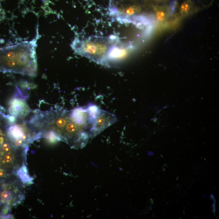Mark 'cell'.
I'll return each instance as SVG.
<instances>
[{
	"instance_id": "obj_1",
	"label": "cell",
	"mask_w": 219,
	"mask_h": 219,
	"mask_svg": "<svg viewBox=\"0 0 219 219\" xmlns=\"http://www.w3.org/2000/svg\"><path fill=\"white\" fill-rule=\"evenodd\" d=\"M96 117V116L90 113L87 106L71 110L51 109L46 114V124L61 140L76 136L78 142L84 145L91 136L85 130L88 128L91 130Z\"/></svg>"
},
{
	"instance_id": "obj_2",
	"label": "cell",
	"mask_w": 219,
	"mask_h": 219,
	"mask_svg": "<svg viewBox=\"0 0 219 219\" xmlns=\"http://www.w3.org/2000/svg\"><path fill=\"white\" fill-rule=\"evenodd\" d=\"M37 34L32 40L0 48V72L35 77L37 71L36 53Z\"/></svg>"
},
{
	"instance_id": "obj_3",
	"label": "cell",
	"mask_w": 219,
	"mask_h": 219,
	"mask_svg": "<svg viewBox=\"0 0 219 219\" xmlns=\"http://www.w3.org/2000/svg\"><path fill=\"white\" fill-rule=\"evenodd\" d=\"M119 39L118 37L114 35L109 37L91 36L83 39L76 37L71 46L76 54L108 67L107 60L110 51Z\"/></svg>"
},
{
	"instance_id": "obj_4",
	"label": "cell",
	"mask_w": 219,
	"mask_h": 219,
	"mask_svg": "<svg viewBox=\"0 0 219 219\" xmlns=\"http://www.w3.org/2000/svg\"><path fill=\"white\" fill-rule=\"evenodd\" d=\"M27 98L17 88L15 93L9 104V114L18 119H25L32 111L26 100Z\"/></svg>"
},
{
	"instance_id": "obj_5",
	"label": "cell",
	"mask_w": 219,
	"mask_h": 219,
	"mask_svg": "<svg viewBox=\"0 0 219 219\" xmlns=\"http://www.w3.org/2000/svg\"><path fill=\"white\" fill-rule=\"evenodd\" d=\"M117 120L114 114L100 109L91 130V136L94 137L106 128L116 122Z\"/></svg>"
},
{
	"instance_id": "obj_6",
	"label": "cell",
	"mask_w": 219,
	"mask_h": 219,
	"mask_svg": "<svg viewBox=\"0 0 219 219\" xmlns=\"http://www.w3.org/2000/svg\"><path fill=\"white\" fill-rule=\"evenodd\" d=\"M129 46L121 43L119 39L118 40L110 51L107 60L108 67L110 66L111 63H116L124 59L129 54Z\"/></svg>"
},
{
	"instance_id": "obj_7",
	"label": "cell",
	"mask_w": 219,
	"mask_h": 219,
	"mask_svg": "<svg viewBox=\"0 0 219 219\" xmlns=\"http://www.w3.org/2000/svg\"><path fill=\"white\" fill-rule=\"evenodd\" d=\"M154 9L155 17L158 22H163L167 20L170 15V10L169 7L166 6L155 7Z\"/></svg>"
},
{
	"instance_id": "obj_8",
	"label": "cell",
	"mask_w": 219,
	"mask_h": 219,
	"mask_svg": "<svg viewBox=\"0 0 219 219\" xmlns=\"http://www.w3.org/2000/svg\"><path fill=\"white\" fill-rule=\"evenodd\" d=\"M193 5L191 0H185L180 9V13L181 17H185L189 15L192 11Z\"/></svg>"
},
{
	"instance_id": "obj_9",
	"label": "cell",
	"mask_w": 219,
	"mask_h": 219,
	"mask_svg": "<svg viewBox=\"0 0 219 219\" xmlns=\"http://www.w3.org/2000/svg\"><path fill=\"white\" fill-rule=\"evenodd\" d=\"M17 174L23 182H30L33 180V178L28 175L27 169L25 165H24L18 170Z\"/></svg>"
},
{
	"instance_id": "obj_10",
	"label": "cell",
	"mask_w": 219,
	"mask_h": 219,
	"mask_svg": "<svg viewBox=\"0 0 219 219\" xmlns=\"http://www.w3.org/2000/svg\"><path fill=\"white\" fill-rule=\"evenodd\" d=\"M12 193L11 191H5L1 193V198L2 201L7 202L9 201L11 198Z\"/></svg>"
},
{
	"instance_id": "obj_11",
	"label": "cell",
	"mask_w": 219,
	"mask_h": 219,
	"mask_svg": "<svg viewBox=\"0 0 219 219\" xmlns=\"http://www.w3.org/2000/svg\"><path fill=\"white\" fill-rule=\"evenodd\" d=\"M1 146H2V150L5 152H8L9 151L11 150V145H10V144L9 143H8L6 142L4 143L1 145Z\"/></svg>"
},
{
	"instance_id": "obj_12",
	"label": "cell",
	"mask_w": 219,
	"mask_h": 219,
	"mask_svg": "<svg viewBox=\"0 0 219 219\" xmlns=\"http://www.w3.org/2000/svg\"><path fill=\"white\" fill-rule=\"evenodd\" d=\"M12 160H13V156L12 154H7L4 157V160L6 162H10Z\"/></svg>"
},
{
	"instance_id": "obj_13",
	"label": "cell",
	"mask_w": 219,
	"mask_h": 219,
	"mask_svg": "<svg viewBox=\"0 0 219 219\" xmlns=\"http://www.w3.org/2000/svg\"><path fill=\"white\" fill-rule=\"evenodd\" d=\"M123 1V0H110V3H113V2H118V1Z\"/></svg>"
},
{
	"instance_id": "obj_14",
	"label": "cell",
	"mask_w": 219,
	"mask_h": 219,
	"mask_svg": "<svg viewBox=\"0 0 219 219\" xmlns=\"http://www.w3.org/2000/svg\"><path fill=\"white\" fill-rule=\"evenodd\" d=\"M151 1H153V2H162V1H165V0H151Z\"/></svg>"
},
{
	"instance_id": "obj_15",
	"label": "cell",
	"mask_w": 219,
	"mask_h": 219,
	"mask_svg": "<svg viewBox=\"0 0 219 219\" xmlns=\"http://www.w3.org/2000/svg\"><path fill=\"white\" fill-rule=\"evenodd\" d=\"M3 175V172L0 170V176H2Z\"/></svg>"
}]
</instances>
